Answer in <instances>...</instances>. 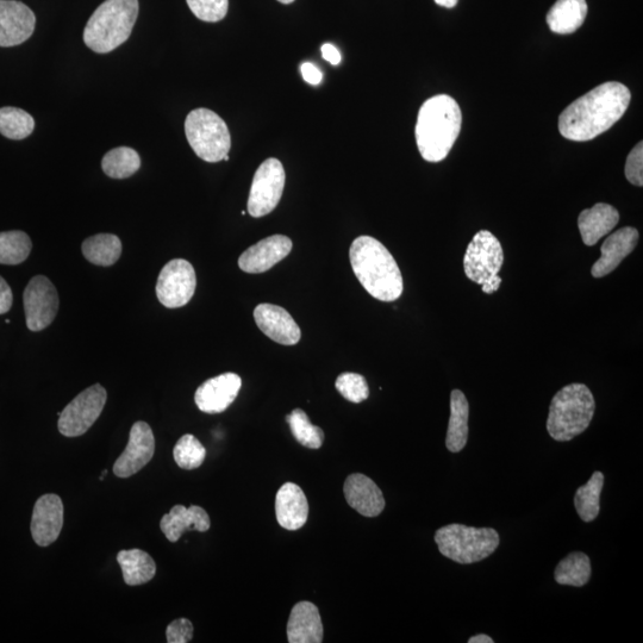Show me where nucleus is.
I'll use <instances>...</instances> for the list:
<instances>
[{
	"label": "nucleus",
	"mask_w": 643,
	"mask_h": 643,
	"mask_svg": "<svg viewBox=\"0 0 643 643\" xmlns=\"http://www.w3.org/2000/svg\"><path fill=\"white\" fill-rule=\"evenodd\" d=\"M632 93L617 81H608L574 101L559 117L560 134L567 140L596 139L621 120L629 108Z\"/></svg>",
	"instance_id": "obj_1"
},
{
	"label": "nucleus",
	"mask_w": 643,
	"mask_h": 643,
	"mask_svg": "<svg viewBox=\"0 0 643 643\" xmlns=\"http://www.w3.org/2000/svg\"><path fill=\"white\" fill-rule=\"evenodd\" d=\"M349 259L360 284L378 301L395 302L402 296L401 270L382 242L371 236H359L349 249Z\"/></svg>",
	"instance_id": "obj_2"
},
{
	"label": "nucleus",
	"mask_w": 643,
	"mask_h": 643,
	"mask_svg": "<svg viewBox=\"0 0 643 643\" xmlns=\"http://www.w3.org/2000/svg\"><path fill=\"white\" fill-rule=\"evenodd\" d=\"M461 123L460 106L451 96L439 95L424 102L415 131L422 158L428 162L445 160L459 137Z\"/></svg>",
	"instance_id": "obj_3"
},
{
	"label": "nucleus",
	"mask_w": 643,
	"mask_h": 643,
	"mask_svg": "<svg viewBox=\"0 0 643 643\" xmlns=\"http://www.w3.org/2000/svg\"><path fill=\"white\" fill-rule=\"evenodd\" d=\"M139 11V0H105L86 24L85 45L98 54L115 51L128 41Z\"/></svg>",
	"instance_id": "obj_4"
},
{
	"label": "nucleus",
	"mask_w": 643,
	"mask_h": 643,
	"mask_svg": "<svg viewBox=\"0 0 643 643\" xmlns=\"http://www.w3.org/2000/svg\"><path fill=\"white\" fill-rule=\"evenodd\" d=\"M596 402L589 387L571 384L563 387L549 407L547 430L559 442L571 441L589 428Z\"/></svg>",
	"instance_id": "obj_5"
},
{
	"label": "nucleus",
	"mask_w": 643,
	"mask_h": 643,
	"mask_svg": "<svg viewBox=\"0 0 643 643\" xmlns=\"http://www.w3.org/2000/svg\"><path fill=\"white\" fill-rule=\"evenodd\" d=\"M435 542L443 557L470 565L495 553L501 539L495 529L454 523L440 528L435 534Z\"/></svg>",
	"instance_id": "obj_6"
},
{
	"label": "nucleus",
	"mask_w": 643,
	"mask_h": 643,
	"mask_svg": "<svg viewBox=\"0 0 643 643\" xmlns=\"http://www.w3.org/2000/svg\"><path fill=\"white\" fill-rule=\"evenodd\" d=\"M185 134L198 158L211 164L224 160L232 148L227 123L209 109H195L187 115Z\"/></svg>",
	"instance_id": "obj_7"
},
{
	"label": "nucleus",
	"mask_w": 643,
	"mask_h": 643,
	"mask_svg": "<svg viewBox=\"0 0 643 643\" xmlns=\"http://www.w3.org/2000/svg\"><path fill=\"white\" fill-rule=\"evenodd\" d=\"M504 264L501 242L488 230H480L467 247L464 258L466 277L482 286L486 295L499 290L502 278L498 276Z\"/></svg>",
	"instance_id": "obj_8"
},
{
	"label": "nucleus",
	"mask_w": 643,
	"mask_h": 643,
	"mask_svg": "<svg viewBox=\"0 0 643 643\" xmlns=\"http://www.w3.org/2000/svg\"><path fill=\"white\" fill-rule=\"evenodd\" d=\"M108 393L101 384L81 392L62 410L59 416V432L66 438L84 435L101 416Z\"/></svg>",
	"instance_id": "obj_9"
},
{
	"label": "nucleus",
	"mask_w": 643,
	"mask_h": 643,
	"mask_svg": "<svg viewBox=\"0 0 643 643\" xmlns=\"http://www.w3.org/2000/svg\"><path fill=\"white\" fill-rule=\"evenodd\" d=\"M286 174L282 162L267 159L255 172L248 198L249 215L264 217L277 208L282 199Z\"/></svg>",
	"instance_id": "obj_10"
},
{
	"label": "nucleus",
	"mask_w": 643,
	"mask_h": 643,
	"mask_svg": "<svg viewBox=\"0 0 643 643\" xmlns=\"http://www.w3.org/2000/svg\"><path fill=\"white\" fill-rule=\"evenodd\" d=\"M197 277L195 268L189 261L174 259L162 268L158 283H156V296L164 307L177 309L185 307L195 295Z\"/></svg>",
	"instance_id": "obj_11"
},
{
	"label": "nucleus",
	"mask_w": 643,
	"mask_h": 643,
	"mask_svg": "<svg viewBox=\"0 0 643 643\" xmlns=\"http://www.w3.org/2000/svg\"><path fill=\"white\" fill-rule=\"evenodd\" d=\"M27 327L31 332H41L51 326L59 311V295L51 280L36 276L30 280L23 295Z\"/></svg>",
	"instance_id": "obj_12"
},
{
	"label": "nucleus",
	"mask_w": 643,
	"mask_h": 643,
	"mask_svg": "<svg viewBox=\"0 0 643 643\" xmlns=\"http://www.w3.org/2000/svg\"><path fill=\"white\" fill-rule=\"evenodd\" d=\"M155 453V438L153 430L146 422H136L130 430L127 448L116 460L115 476L129 478L141 471Z\"/></svg>",
	"instance_id": "obj_13"
},
{
	"label": "nucleus",
	"mask_w": 643,
	"mask_h": 643,
	"mask_svg": "<svg viewBox=\"0 0 643 643\" xmlns=\"http://www.w3.org/2000/svg\"><path fill=\"white\" fill-rule=\"evenodd\" d=\"M36 16L17 0H0V47H15L34 34Z\"/></svg>",
	"instance_id": "obj_14"
},
{
	"label": "nucleus",
	"mask_w": 643,
	"mask_h": 643,
	"mask_svg": "<svg viewBox=\"0 0 643 643\" xmlns=\"http://www.w3.org/2000/svg\"><path fill=\"white\" fill-rule=\"evenodd\" d=\"M64 527V504L54 493L43 495L35 503L31 517V535L37 546L48 547L58 540Z\"/></svg>",
	"instance_id": "obj_15"
},
{
	"label": "nucleus",
	"mask_w": 643,
	"mask_h": 643,
	"mask_svg": "<svg viewBox=\"0 0 643 643\" xmlns=\"http://www.w3.org/2000/svg\"><path fill=\"white\" fill-rule=\"evenodd\" d=\"M241 386L242 380L236 373H224L206 380L196 391V405L205 414H221L234 403Z\"/></svg>",
	"instance_id": "obj_16"
},
{
	"label": "nucleus",
	"mask_w": 643,
	"mask_h": 643,
	"mask_svg": "<svg viewBox=\"0 0 643 643\" xmlns=\"http://www.w3.org/2000/svg\"><path fill=\"white\" fill-rule=\"evenodd\" d=\"M292 241L284 235H273L255 243L243 252L239 266L243 272L264 273L284 260L292 251Z\"/></svg>",
	"instance_id": "obj_17"
},
{
	"label": "nucleus",
	"mask_w": 643,
	"mask_h": 643,
	"mask_svg": "<svg viewBox=\"0 0 643 643\" xmlns=\"http://www.w3.org/2000/svg\"><path fill=\"white\" fill-rule=\"evenodd\" d=\"M259 329L274 342L284 346L297 345L301 328L284 308L273 304H260L254 310Z\"/></svg>",
	"instance_id": "obj_18"
},
{
	"label": "nucleus",
	"mask_w": 643,
	"mask_h": 643,
	"mask_svg": "<svg viewBox=\"0 0 643 643\" xmlns=\"http://www.w3.org/2000/svg\"><path fill=\"white\" fill-rule=\"evenodd\" d=\"M639 232L633 227L617 230L604 241L601 248V258L593 265L591 274L595 278H603L614 272L621 262L632 254L638 246Z\"/></svg>",
	"instance_id": "obj_19"
},
{
	"label": "nucleus",
	"mask_w": 643,
	"mask_h": 643,
	"mask_svg": "<svg viewBox=\"0 0 643 643\" xmlns=\"http://www.w3.org/2000/svg\"><path fill=\"white\" fill-rule=\"evenodd\" d=\"M346 501L351 508L365 517H377L385 509V498L379 486L364 474L349 476L343 486Z\"/></svg>",
	"instance_id": "obj_20"
},
{
	"label": "nucleus",
	"mask_w": 643,
	"mask_h": 643,
	"mask_svg": "<svg viewBox=\"0 0 643 643\" xmlns=\"http://www.w3.org/2000/svg\"><path fill=\"white\" fill-rule=\"evenodd\" d=\"M276 515L280 526L286 530H298L308 521L309 503L298 485L286 483L276 497Z\"/></svg>",
	"instance_id": "obj_21"
},
{
	"label": "nucleus",
	"mask_w": 643,
	"mask_h": 643,
	"mask_svg": "<svg viewBox=\"0 0 643 643\" xmlns=\"http://www.w3.org/2000/svg\"><path fill=\"white\" fill-rule=\"evenodd\" d=\"M287 640L290 643H321L323 624L315 604L299 602L291 610L287 623Z\"/></svg>",
	"instance_id": "obj_22"
},
{
	"label": "nucleus",
	"mask_w": 643,
	"mask_h": 643,
	"mask_svg": "<svg viewBox=\"0 0 643 643\" xmlns=\"http://www.w3.org/2000/svg\"><path fill=\"white\" fill-rule=\"evenodd\" d=\"M210 517L206 511L192 505L185 508L184 505H174L170 513L161 518L160 528L165 534L166 539L171 542H177L186 532V530H197L205 533L210 529Z\"/></svg>",
	"instance_id": "obj_23"
},
{
	"label": "nucleus",
	"mask_w": 643,
	"mask_h": 643,
	"mask_svg": "<svg viewBox=\"0 0 643 643\" xmlns=\"http://www.w3.org/2000/svg\"><path fill=\"white\" fill-rule=\"evenodd\" d=\"M620 222V212L613 205L598 203L580 212L578 227L586 246L592 247Z\"/></svg>",
	"instance_id": "obj_24"
},
{
	"label": "nucleus",
	"mask_w": 643,
	"mask_h": 643,
	"mask_svg": "<svg viewBox=\"0 0 643 643\" xmlns=\"http://www.w3.org/2000/svg\"><path fill=\"white\" fill-rule=\"evenodd\" d=\"M586 15V0H558L547 14V24L555 34H573L583 26Z\"/></svg>",
	"instance_id": "obj_25"
},
{
	"label": "nucleus",
	"mask_w": 643,
	"mask_h": 643,
	"mask_svg": "<svg viewBox=\"0 0 643 643\" xmlns=\"http://www.w3.org/2000/svg\"><path fill=\"white\" fill-rule=\"evenodd\" d=\"M468 416L470 405L463 391L453 390L451 393V417H449L446 447L449 452L459 453L467 445Z\"/></svg>",
	"instance_id": "obj_26"
},
{
	"label": "nucleus",
	"mask_w": 643,
	"mask_h": 643,
	"mask_svg": "<svg viewBox=\"0 0 643 643\" xmlns=\"http://www.w3.org/2000/svg\"><path fill=\"white\" fill-rule=\"evenodd\" d=\"M117 561L123 572L124 582L129 586L147 584L155 577V561L141 549H129L117 554Z\"/></svg>",
	"instance_id": "obj_27"
},
{
	"label": "nucleus",
	"mask_w": 643,
	"mask_h": 643,
	"mask_svg": "<svg viewBox=\"0 0 643 643\" xmlns=\"http://www.w3.org/2000/svg\"><path fill=\"white\" fill-rule=\"evenodd\" d=\"M84 257L91 264L103 267L115 265L121 258L122 242L114 234H98L83 242Z\"/></svg>",
	"instance_id": "obj_28"
},
{
	"label": "nucleus",
	"mask_w": 643,
	"mask_h": 643,
	"mask_svg": "<svg viewBox=\"0 0 643 643\" xmlns=\"http://www.w3.org/2000/svg\"><path fill=\"white\" fill-rule=\"evenodd\" d=\"M591 561L588 555L582 552L568 554L555 568V582L560 585L582 588L589 583L591 578Z\"/></svg>",
	"instance_id": "obj_29"
},
{
	"label": "nucleus",
	"mask_w": 643,
	"mask_h": 643,
	"mask_svg": "<svg viewBox=\"0 0 643 643\" xmlns=\"http://www.w3.org/2000/svg\"><path fill=\"white\" fill-rule=\"evenodd\" d=\"M604 486V474L595 472L588 483L580 488L574 496V507L580 518L586 523L595 521L601 511V493Z\"/></svg>",
	"instance_id": "obj_30"
},
{
	"label": "nucleus",
	"mask_w": 643,
	"mask_h": 643,
	"mask_svg": "<svg viewBox=\"0 0 643 643\" xmlns=\"http://www.w3.org/2000/svg\"><path fill=\"white\" fill-rule=\"evenodd\" d=\"M141 158L133 148L117 147L106 153L102 168L106 176L112 179H127L140 170Z\"/></svg>",
	"instance_id": "obj_31"
},
{
	"label": "nucleus",
	"mask_w": 643,
	"mask_h": 643,
	"mask_svg": "<svg viewBox=\"0 0 643 643\" xmlns=\"http://www.w3.org/2000/svg\"><path fill=\"white\" fill-rule=\"evenodd\" d=\"M35 121L27 111L12 106L0 109V134L10 140H24L33 134Z\"/></svg>",
	"instance_id": "obj_32"
},
{
	"label": "nucleus",
	"mask_w": 643,
	"mask_h": 643,
	"mask_svg": "<svg viewBox=\"0 0 643 643\" xmlns=\"http://www.w3.org/2000/svg\"><path fill=\"white\" fill-rule=\"evenodd\" d=\"M33 249L28 234L14 230V232L0 233V264L20 265L26 261Z\"/></svg>",
	"instance_id": "obj_33"
},
{
	"label": "nucleus",
	"mask_w": 643,
	"mask_h": 643,
	"mask_svg": "<svg viewBox=\"0 0 643 643\" xmlns=\"http://www.w3.org/2000/svg\"><path fill=\"white\" fill-rule=\"evenodd\" d=\"M286 422L290 424L293 436L302 446L310 449L322 447L324 441L323 430L310 422L305 411L302 409L293 410L290 415L286 416Z\"/></svg>",
	"instance_id": "obj_34"
},
{
	"label": "nucleus",
	"mask_w": 643,
	"mask_h": 643,
	"mask_svg": "<svg viewBox=\"0 0 643 643\" xmlns=\"http://www.w3.org/2000/svg\"><path fill=\"white\" fill-rule=\"evenodd\" d=\"M174 461L183 470H196L206 458V449L196 436L186 434L173 449Z\"/></svg>",
	"instance_id": "obj_35"
},
{
	"label": "nucleus",
	"mask_w": 643,
	"mask_h": 643,
	"mask_svg": "<svg viewBox=\"0 0 643 643\" xmlns=\"http://www.w3.org/2000/svg\"><path fill=\"white\" fill-rule=\"evenodd\" d=\"M335 386L347 401L355 404L366 401L370 396V387H368L365 377L358 373H342L337 377Z\"/></svg>",
	"instance_id": "obj_36"
},
{
	"label": "nucleus",
	"mask_w": 643,
	"mask_h": 643,
	"mask_svg": "<svg viewBox=\"0 0 643 643\" xmlns=\"http://www.w3.org/2000/svg\"><path fill=\"white\" fill-rule=\"evenodd\" d=\"M186 3L192 14L203 22H220L228 14L229 0H186Z\"/></svg>",
	"instance_id": "obj_37"
},
{
	"label": "nucleus",
	"mask_w": 643,
	"mask_h": 643,
	"mask_svg": "<svg viewBox=\"0 0 643 643\" xmlns=\"http://www.w3.org/2000/svg\"><path fill=\"white\" fill-rule=\"evenodd\" d=\"M626 178L629 183H632L635 186L643 185V143L639 142L633 148V151L629 153L626 168Z\"/></svg>",
	"instance_id": "obj_38"
},
{
	"label": "nucleus",
	"mask_w": 643,
	"mask_h": 643,
	"mask_svg": "<svg viewBox=\"0 0 643 643\" xmlns=\"http://www.w3.org/2000/svg\"><path fill=\"white\" fill-rule=\"evenodd\" d=\"M168 643H187L193 638V624L186 618L173 621L166 629Z\"/></svg>",
	"instance_id": "obj_39"
},
{
	"label": "nucleus",
	"mask_w": 643,
	"mask_h": 643,
	"mask_svg": "<svg viewBox=\"0 0 643 643\" xmlns=\"http://www.w3.org/2000/svg\"><path fill=\"white\" fill-rule=\"evenodd\" d=\"M12 302H14V295L11 287L4 278L0 277V315L6 314L11 309Z\"/></svg>",
	"instance_id": "obj_40"
},
{
	"label": "nucleus",
	"mask_w": 643,
	"mask_h": 643,
	"mask_svg": "<svg viewBox=\"0 0 643 643\" xmlns=\"http://www.w3.org/2000/svg\"><path fill=\"white\" fill-rule=\"evenodd\" d=\"M302 76L305 81L310 85H320L322 83L323 74L315 65H312L311 62H305L301 66Z\"/></svg>",
	"instance_id": "obj_41"
},
{
	"label": "nucleus",
	"mask_w": 643,
	"mask_h": 643,
	"mask_svg": "<svg viewBox=\"0 0 643 643\" xmlns=\"http://www.w3.org/2000/svg\"><path fill=\"white\" fill-rule=\"evenodd\" d=\"M321 51L324 60L330 62V64L334 66L340 64L342 56L339 49L333 46L332 43H326V45H323Z\"/></svg>",
	"instance_id": "obj_42"
},
{
	"label": "nucleus",
	"mask_w": 643,
	"mask_h": 643,
	"mask_svg": "<svg viewBox=\"0 0 643 643\" xmlns=\"http://www.w3.org/2000/svg\"><path fill=\"white\" fill-rule=\"evenodd\" d=\"M493 639L490 638V636L485 635V634H479L477 636H473L470 640H468V643H493Z\"/></svg>",
	"instance_id": "obj_43"
},
{
	"label": "nucleus",
	"mask_w": 643,
	"mask_h": 643,
	"mask_svg": "<svg viewBox=\"0 0 643 643\" xmlns=\"http://www.w3.org/2000/svg\"><path fill=\"white\" fill-rule=\"evenodd\" d=\"M434 2L443 8L453 9L458 4L459 0H434Z\"/></svg>",
	"instance_id": "obj_44"
},
{
	"label": "nucleus",
	"mask_w": 643,
	"mask_h": 643,
	"mask_svg": "<svg viewBox=\"0 0 643 643\" xmlns=\"http://www.w3.org/2000/svg\"><path fill=\"white\" fill-rule=\"evenodd\" d=\"M278 2L287 5L295 2V0H278Z\"/></svg>",
	"instance_id": "obj_45"
}]
</instances>
